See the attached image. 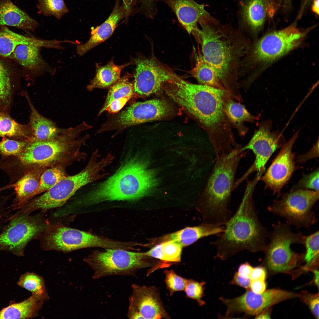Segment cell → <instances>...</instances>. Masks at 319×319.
Here are the masks:
<instances>
[{
  "mask_svg": "<svg viewBox=\"0 0 319 319\" xmlns=\"http://www.w3.org/2000/svg\"><path fill=\"white\" fill-rule=\"evenodd\" d=\"M129 297L127 316L129 319H160L168 316L154 287L133 284Z\"/></svg>",
  "mask_w": 319,
  "mask_h": 319,
  "instance_id": "obj_18",
  "label": "cell"
},
{
  "mask_svg": "<svg viewBox=\"0 0 319 319\" xmlns=\"http://www.w3.org/2000/svg\"><path fill=\"white\" fill-rule=\"evenodd\" d=\"M43 302L32 295L24 301L12 304L0 310V319H27L38 316Z\"/></svg>",
  "mask_w": 319,
  "mask_h": 319,
  "instance_id": "obj_30",
  "label": "cell"
},
{
  "mask_svg": "<svg viewBox=\"0 0 319 319\" xmlns=\"http://www.w3.org/2000/svg\"><path fill=\"white\" fill-rule=\"evenodd\" d=\"M17 284L43 302L49 298L43 278L34 272H27L22 275Z\"/></svg>",
  "mask_w": 319,
  "mask_h": 319,
  "instance_id": "obj_34",
  "label": "cell"
},
{
  "mask_svg": "<svg viewBox=\"0 0 319 319\" xmlns=\"http://www.w3.org/2000/svg\"><path fill=\"white\" fill-rule=\"evenodd\" d=\"M162 244L163 262L168 266L167 263L180 261L182 247L180 244L173 240L164 241Z\"/></svg>",
  "mask_w": 319,
  "mask_h": 319,
  "instance_id": "obj_41",
  "label": "cell"
},
{
  "mask_svg": "<svg viewBox=\"0 0 319 319\" xmlns=\"http://www.w3.org/2000/svg\"><path fill=\"white\" fill-rule=\"evenodd\" d=\"M91 128L83 121L74 127L63 128L58 135L51 139L38 141L32 138L19 154L5 159L4 168L11 175L18 177L34 168H64L84 157L80 148L89 135H80Z\"/></svg>",
  "mask_w": 319,
  "mask_h": 319,
  "instance_id": "obj_3",
  "label": "cell"
},
{
  "mask_svg": "<svg viewBox=\"0 0 319 319\" xmlns=\"http://www.w3.org/2000/svg\"><path fill=\"white\" fill-rule=\"evenodd\" d=\"M0 136L19 140H30L33 134L29 123H17L8 114L0 110Z\"/></svg>",
  "mask_w": 319,
  "mask_h": 319,
  "instance_id": "obj_32",
  "label": "cell"
},
{
  "mask_svg": "<svg viewBox=\"0 0 319 319\" xmlns=\"http://www.w3.org/2000/svg\"><path fill=\"white\" fill-rule=\"evenodd\" d=\"M247 184L241 201L235 214L224 225V231L211 242L222 260L245 250L252 252H264L269 232L260 222L253 199L258 182L246 179Z\"/></svg>",
  "mask_w": 319,
  "mask_h": 319,
  "instance_id": "obj_4",
  "label": "cell"
},
{
  "mask_svg": "<svg viewBox=\"0 0 319 319\" xmlns=\"http://www.w3.org/2000/svg\"><path fill=\"white\" fill-rule=\"evenodd\" d=\"M319 141L315 143L312 149L306 153L298 157L297 161L299 162H304L307 160L318 157Z\"/></svg>",
  "mask_w": 319,
  "mask_h": 319,
  "instance_id": "obj_47",
  "label": "cell"
},
{
  "mask_svg": "<svg viewBox=\"0 0 319 319\" xmlns=\"http://www.w3.org/2000/svg\"><path fill=\"white\" fill-rule=\"evenodd\" d=\"M129 64L117 65L112 60L107 64L99 67L95 77L87 85V89L90 91L96 88H109L120 78L122 70Z\"/></svg>",
  "mask_w": 319,
  "mask_h": 319,
  "instance_id": "obj_31",
  "label": "cell"
},
{
  "mask_svg": "<svg viewBox=\"0 0 319 319\" xmlns=\"http://www.w3.org/2000/svg\"><path fill=\"white\" fill-rule=\"evenodd\" d=\"M45 169L34 168L23 174L14 183L15 197L9 208L11 210L21 209L35 196L41 175Z\"/></svg>",
  "mask_w": 319,
  "mask_h": 319,
  "instance_id": "obj_25",
  "label": "cell"
},
{
  "mask_svg": "<svg viewBox=\"0 0 319 319\" xmlns=\"http://www.w3.org/2000/svg\"><path fill=\"white\" fill-rule=\"evenodd\" d=\"M255 318L257 319H269L270 316L269 313L267 312H261L257 315Z\"/></svg>",
  "mask_w": 319,
  "mask_h": 319,
  "instance_id": "obj_55",
  "label": "cell"
},
{
  "mask_svg": "<svg viewBox=\"0 0 319 319\" xmlns=\"http://www.w3.org/2000/svg\"><path fill=\"white\" fill-rule=\"evenodd\" d=\"M266 272L265 268L262 267L253 268L251 273L250 279L251 281L255 280L265 281Z\"/></svg>",
  "mask_w": 319,
  "mask_h": 319,
  "instance_id": "obj_49",
  "label": "cell"
},
{
  "mask_svg": "<svg viewBox=\"0 0 319 319\" xmlns=\"http://www.w3.org/2000/svg\"><path fill=\"white\" fill-rule=\"evenodd\" d=\"M224 230L223 226L206 223L198 226L186 227L167 235L164 241L173 240L183 247L190 245L203 237L213 235L218 236Z\"/></svg>",
  "mask_w": 319,
  "mask_h": 319,
  "instance_id": "obj_27",
  "label": "cell"
},
{
  "mask_svg": "<svg viewBox=\"0 0 319 319\" xmlns=\"http://www.w3.org/2000/svg\"><path fill=\"white\" fill-rule=\"evenodd\" d=\"M289 224L278 222L273 225L272 231L269 232L264 251L269 268L276 272L289 271L294 268L303 255L293 251L291 246L293 244H303L305 236L300 232H292Z\"/></svg>",
  "mask_w": 319,
  "mask_h": 319,
  "instance_id": "obj_11",
  "label": "cell"
},
{
  "mask_svg": "<svg viewBox=\"0 0 319 319\" xmlns=\"http://www.w3.org/2000/svg\"><path fill=\"white\" fill-rule=\"evenodd\" d=\"M298 189H311L319 191V169L312 172L303 175L302 178L291 190Z\"/></svg>",
  "mask_w": 319,
  "mask_h": 319,
  "instance_id": "obj_44",
  "label": "cell"
},
{
  "mask_svg": "<svg viewBox=\"0 0 319 319\" xmlns=\"http://www.w3.org/2000/svg\"><path fill=\"white\" fill-rule=\"evenodd\" d=\"M27 36L15 33L6 26H0V55L11 58L16 47L28 44Z\"/></svg>",
  "mask_w": 319,
  "mask_h": 319,
  "instance_id": "obj_36",
  "label": "cell"
},
{
  "mask_svg": "<svg viewBox=\"0 0 319 319\" xmlns=\"http://www.w3.org/2000/svg\"><path fill=\"white\" fill-rule=\"evenodd\" d=\"M131 75L127 74L119 79L110 88L99 115L105 110L114 113L119 111L135 95L133 83L130 81Z\"/></svg>",
  "mask_w": 319,
  "mask_h": 319,
  "instance_id": "obj_24",
  "label": "cell"
},
{
  "mask_svg": "<svg viewBox=\"0 0 319 319\" xmlns=\"http://www.w3.org/2000/svg\"><path fill=\"white\" fill-rule=\"evenodd\" d=\"M144 253L148 257L159 259L163 262L162 243L156 245Z\"/></svg>",
  "mask_w": 319,
  "mask_h": 319,
  "instance_id": "obj_51",
  "label": "cell"
},
{
  "mask_svg": "<svg viewBox=\"0 0 319 319\" xmlns=\"http://www.w3.org/2000/svg\"><path fill=\"white\" fill-rule=\"evenodd\" d=\"M318 231L306 236L304 245L306 251L304 255L306 262L305 268H309L315 265H318L319 258V233Z\"/></svg>",
  "mask_w": 319,
  "mask_h": 319,
  "instance_id": "obj_38",
  "label": "cell"
},
{
  "mask_svg": "<svg viewBox=\"0 0 319 319\" xmlns=\"http://www.w3.org/2000/svg\"><path fill=\"white\" fill-rule=\"evenodd\" d=\"M299 131L296 132L281 148L264 174L259 180L265 184L274 195L279 196L283 187L290 179L294 172L299 168L294 161L296 154L292 152L293 145L298 137Z\"/></svg>",
  "mask_w": 319,
  "mask_h": 319,
  "instance_id": "obj_17",
  "label": "cell"
},
{
  "mask_svg": "<svg viewBox=\"0 0 319 319\" xmlns=\"http://www.w3.org/2000/svg\"><path fill=\"white\" fill-rule=\"evenodd\" d=\"M66 175L63 167H54L45 169L41 175L35 196L48 190Z\"/></svg>",
  "mask_w": 319,
  "mask_h": 319,
  "instance_id": "obj_37",
  "label": "cell"
},
{
  "mask_svg": "<svg viewBox=\"0 0 319 319\" xmlns=\"http://www.w3.org/2000/svg\"><path fill=\"white\" fill-rule=\"evenodd\" d=\"M165 282L171 295L174 292L184 290L188 279L178 276L172 270H165Z\"/></svg>",
  "mask_w": 319,
  "mask_h": 319,
  "instance_id": "obj_42",
  "label": "cell"
},
{
  "mask_svg": "<svg viewBox=\"0 0 319 319\" xmlns=\"http://www.w3.org/2000/svg\"><path fill=\"white\" fill-rule=\"evenodd\" d=\"M251 291L254 293L260 294L264 292L266 284L264 281L255 280L251 281L250 285Z\"/></svg>",
  "mask_w": 319,
  "mask_h": 319,
  "instance_id": "obj_50",
  "label": "cell"
},
{
  "mask_svg": "<svg viewBox=\"0 0 319 319\" xmlns=\"http://www.w3.org/2000/svg\"><path fill=\"white\" fill-rule=\"evenodd\" d=\"M272 124L271 121L269 120L261 123L249 142L242 147L243 151L248 149L253 152L255 160L252 165L240 178L242 181L246 180L251 173L255 171L262 175L271 155L285 143L284 138L279 132L271 131Z\"/></svg>",
  "mask_w": 319,
  "mask_h": 319,
  "instance_id": "obj_15",
  "label": "cell"
},
{
  "mask_svg": "<svg viewBox=\"0 0 319 319\" xmlns=\"http://www.w3.org/2000/svg\"><path fill=\"white\" fill-rule=\"evenodd\" d=\"M223 104L225 114L231 127L237 130L239 136H245L248 128L244 123L254 122L255 117L244 105L235 101L227 92L224 95Z\"/></svg>",
  "mask_w": 319,
  "mask_h": 319,
  "instance_id": "obj_28",
  "label": "cell"
},
{
  "mask_svg": "<svg viewBox=\"0 0 319 319\" xmlns=\"http://www.w3.org/2000/svg\"><path fill=\"white\" fill-rule=\"evenodd\" d=\"M172 106L163 100L134 103L104 123L99 132L122 130L133 126L165 118L172 113Z\"/></svg>",
  "mask_w": 319,
  "mask_h": 319,
  "instance_id": "obj_14",
  "label": "cell"
},
{
  "mask_svg": "<svg viewBox=\"0 0 319 319\" xmlns=\"http://www.w3.org/2000/svg\"><path fill=\"white\" fill-rule=\"evenodd\" d=\"M162 1L171 9L180 24L189 34L198 28V24L217 22L206 11L204 5L194 0H157Z\"/></svg>",
  "mask_w": 319,
  "mask_h": 319,
  "instance_id": "obj_19",
  "label": "cell"
},
{
  "mask_svg": "<svg viewBox=\"0 0 319 319\" xmlns=\"http://www.w3.org/2000/svg\"><path fill=\"white\" fill-rule=\"evenodd\" d=\"M253 268L248 263H246L241 264L239 267L238 274L242 277L250 278Z\"/></svg>",
  "mask_w": 319,
  "mask_h": 319,
  "instance_id": "obj_52",
  "label": "cell"
},
{
  "mask_svg": "<svg viewBox=\"0 0 319 319\" xmlns=\"http://www.w3.org/2000/svg\"><path fill=\"white\" fill-rule=\"evenodd\" d=\"M24 95L31 110L29 123L32 132V138L38 141H45L58 135L63 128L58 127L54 122L40 114L33 104L28 93L25 92Z\"/></svg>",
  "mask_w": 319,
  "mask_h": 319,
  "instance_id": "obj_29",
  "label": "cell"
},
{
  "mask_svg": "<svg viewBox=\"0 0 319 319\" xmlns=\"http://www.w3.org/2000/svg\"><path fill=\"white\" fill-rule=\"evenodd\" d=\"M299 296V294L280 289H268L260 294L248 290L240 296L239 305L246 315H257L273 305Z\"/></svg>",
  "mask_w": 319,
  "mask_h": 319,
  "instance_id": "obj_20",
  "label": "cell"
},
{
  "mask_svg": "<svg viewBox=\"0 0 319 319\" xmlns=\"http://www.w3.org/2000/svg\"><path fill=\"white\" fill-rule=\"evenodd\" d=\"M28 214H14L8 218L9 222L0 234V251L23 256L27 244L44 231L47 223L38 216Z\"/></svg>",
  "mask_w": 319,
  "mask_h": 319,
  "instance_id": "obj_13",
  "label": "cell"
},
{
  "mask_svg": "<svg viewBox=\"0 0 319 319\" xmlns=\"http://www.w3.org/2000/svg\"><path fill=\"white\" fill-rule=\"evenodd\" d=\"M319 0H315L312 7V11L318 14H319Z\"/></svg>",
  "mask_w": 319,
  "mask_h": 319,
  "instance_id": "obj_56",
  "label": "cell"
},
{
  "mask_svg": "<svg viewBox=\"0 0 319 319\" xmlns=\"http://www.w3.org/2000/svg\"><path fill=\"white\" fill-rule=\"evenodd\" d=\"M144 253L119 249L95 250L84 261L93 271L92 278L98 279L109 276H135L140 269L151 266Z\"/></svg>",
  "mask_w": 319,
  "mask_h": 319,
  "instance_id": "obj_9",
  "label": "cell"
},
{
  "mask_svg": "<svg viewBox=\"0 0 319 319\" xmlns=\"http://www.w3.org/2000/svg\"><path fill=\"white\" fill-rule=\"evenodd\" d=\"M251 282V280L250 278L242 277L236 272L235 274L231 283L245 288L248 289L250 288Z\"/></svg>",
  "mask_w": 319,
  "mask_h": 319,
  "instance_id": "obj_48",
  "label": "cell"
},
{
  "mask_svg": "<svg viewBox=\"0 0 319 319\" xmlns=\"http://www.w3.org/2000/svg\"><path fill=\"white\" fill-rule=\"evenodd\" d=\"M37 7L40 13L58 19L69 12L64 0H38Z\"/></svg>",
  "mask_w": 319,
  "mask_h": 319,
  "instance_id": "obj_39",
  "label": "cell"
},
{
  "mask_svg": "<svg viewBox=\"0 0 319 319\" xmlns=\"http://www.w3.org/2000/svg\"><path fill=\"white\" fill-rule=\"evenodd\" d=\"M126 17L123 4L120 5L117 0L115 6L108 19L99 26L91 29V36L86 43H77L76 51L78 55L83 56L89 51L108 39L112 34L120 21Z\"/></svg>",
  "mask_w": 319,
  "mask_h": 319,
  "instance_id": "obj_22",
  "label": "cell"
},
{
  "mask_svg": "<svg viewBox=\"0 0 319 319\" xmlns=\"http://www.w3.org/2000/svg\"><path fill=\"white\" fill-rule=\"evenodd\" d=\"M223 90L189 82L179 76L167 84L165 93L199 123L208 135L216 158L242 146L235 140L224 111Z\"/></svg>",
  "mask_w": 319,
  "mask_h": 319,
  "instance_id": "obj_1",
  "label": "cell"
},
{
  "mask_svg": "<svg viewBox=\"0 0 319 319\" xmlns=\"http://www.w3.org/2000/svg\"><path fill=\"white\" fill-rule=\"evenodd\" d=\"M93 153L87 166L74 175H66L40 196L24 205L20 211L29 214L34 211H45L64 205L80 188L101 178L104 168L108 164L105 157Z\"/></svg>",
  "mask_w": 319,
  "mask_h": 319,
  "instance_id": "obj_7",
  "label": "cell"
},
{
  "mask_svg": "<svg viewBox=\"0 0 319 319\" xmlns=\"http://www.w3.org/2000/svg\"><path fill=\"white\" fill-rule=\"evenodd\" d=\"M41 48L33 45L19 44L15 48L11 58L15 59L34 78L47 73L54 75L56 69L43 58Z\"/></svg>",
  "mask_w": 319,
  "mask_h": 319,
  "instance_id": "obj_21",
  "label": "cell"
},
{
  "mask_svg": "<svg viewBox=\"0 0 319 319\" xmlns=\"http://www.w3.org/2000/svg\"><path fill=\"white\" fill-rule=\"evenodd\" d=\"M205 284L204 282H199L193 279H187L184 290L188 297L196 300L200 306L205 303L201 299L204 295Z\"/></svg>",
  "mask_w": 319,
  "mask_h": 319,
  "instance_id": "obj_43",
  "label": "cell"
},
{
  "mask_svg": "<svg viewBox=\"0 0 319 319\" xmlns=\"http://www.w3.org/2000/svg\"><path fill=\"white\" fill-rule=\"evenodd\" d=\"M14 187L13 184H9L4 187L0 188V192L2 191L13 188Z\"/></svg>",
  "mask_w": 319,
  "mask_h": 319,
  "instance_id": "obj_58",
  "label": "cell"
},
{
  "mask_svg": "<svg viewBox=\"0 0 319 319\" xmlns=\"http://www.w3.org/2000/svg\"><path fill=\"white\" fill-rule=\"evenodd\" d=\"M146 165L137 156L129 159L113 175L86 195L82 204L133 201L144 196L155 183L153 173Z\"/></svg>",
  "mask_w": 319,
  "mask_h": 319,
  "instance_id": "obj_6",
  "label": "cell"
},
{
  "mask_svg": "<svg viewBox=\"0 0 319 319\" xmlns=\"http://www.w3.org/2000/svg\"><path fill=\"white\" fill-rule=\"evenodd\" d=\"M193 33L201 46L204 59L214 68L224 89L232 97L243 101L239 80L241 62L251 45L239 32L217 23H202Z\"/></svg>",
  "mask_w": 319,
  "mask_h": 319,
  "instance_id": "obj_2",
  "label": "cell"
},
{
  "mask_svg": "<svg viewBox=\"0 0 319 319\" xmlns=\"http://www.w3.org/2000/svg\"><path fill=\"white\" fill-rule=\"evenodd\" d=\"M314 274V282L315 284L318 287L319 286V271L315 269L313 271Z\"/></svg>",
  "mask_w": 319,
  "mask_h": 319,
  "instance_id": "obj_57",
  "label": "cell"
},
{
  "mask_svg": "<svg viewBox=\"0 0 319 319\" xmlns=\"http://www.w3.org/2000/svg\"><path fill=\"white\" fill-rule=\"evenodd\" d=\"M275 7L270 0H246L242 8L244 22L254 33L258 32L267 18L272 16Z\"/></svg>",
  "mask_w": 319,
  "mask_h": 319,
  "instance_id": "obj_23",
  "label": "cell"
},
{
  "mask_svg": "<svg viewBox=\"0 0 319 319\" xmlns=\"http://www.w3.org/2000/svg\"><path fill=\"white\" fill-rule=\"evenodd\" d=\"M300 297L302 301L309 306L311 312L315 317L319 319V294H310L307 292H303L299 294Z\"/></svg>",
  "mask_w": 319,
  "mask_h": 319,
  "instance_id": "obj_45",
  "label": "cell"
},
{
  "mask_svg": "<svg viewBox=\"0 0 319 319\" xmlns=\"http://www.w3.org/2000/svg\"><path fill=\"white\" fill-rule=\"evenodd\" d=\"M156 0H139L141 10L147 17L153 19L157 14L158 11Z\"/></svg>",
  "mask_w": 319,
  "mask_h": 319,
  "instance_id": "obj_46",
  "label": "cell"
},
{
  "mask_svg": "<svg viewBox=\"0 0 319 319\" xmlns=\"http://www.w3.org/2000/svg\"><path fill=\"white\" fill-rule=\"evenodd\" d=\"M39 24L12 0H0V26H9L34 32Z\"/></svg>",
  "mask_w": 319,
  "mask_h": 319,
  "instance_id": "obj_26",
  "label": "cell"
},
{
  "mask_svg": "<svg viewBox=\"0 0 319 319\" xmlns=\"http://www.w3.org/2000/svg\"><path fill=\"white\" fill-rule=\"evenodd\" d=\"M242 148L216 159L201 200L204 223L224 226L232 216L230 206L238 165L245 153Z\"/></svg>",
  "mask_w": 319,
  "mask_h": 319,
  "instance_id": "obj_5",
  "label": "cell"
},
{
  "mask_svg": "<svg viewBox=\"0 0 319 319\" xmlns=\"http://www.w3.org/2000/svg\"><path fill=\"white\" fill-rule=\"evenodd\" d=\"M12 76L9 68L0 59V110L8 113L13 96Z\"/></svg>",
  "mask_w": 319,
  "mask_h": 319,
  "instance_id": "obj_35",
  "label": "cell"
},
{
  "mask_svg": "<svg viewBox=\"0 0 319 319\" xmlns=\"http://www.w3.org/2000/svg\"><path fill=\"white\" fill-rule=\"evenodd\" d=\"M126 13V17L129 15L135 0H122Z\"/></svg>",
  "mask_w": 319,
  "mask_h": 319,
  "instance_id": "obj_53",
  "label": "cell"
},
{
  "mask_svg": "<svg viewBox=\"0 0 319 319\" xmlns=\"http://www.w3.org/2000/svg\"><path fill=\"white\" fill-rule=\"evenodd\" d=\"M30 140H16L3 137L0 141V155L1 158L18 155L25 148Z\"/></svg>",
  "mask_w": 319,
  "mask_h": 319,
  "instance_id": "obj_40",
  "label": "cell"
},
{
  "mask_svg": "<svg viewBox=\"0 0 319 319\" xmlns=\"http://www.w3.org/2000/svg\"><path fill=\"white\" fill-rule=\"evenodd\" d=\"M134 62V91L135 95L140 97H147L157 92L164 83L176 74L154 57L139 58Z\"/></svg>",
  "mask_w": 319,
  "mask_h": 319,
  "instance_id": "obj_16",
  "label": "cell"
},
{
  "mask_svg": "<svg viewBox=\"0 0 319 319\" xmlns=\"http://www.w3.org/2000/svg\"><path fill=\"white\" fill-rule=\"evenodd\" d=\"M319 191L306 189L291 190L274 200L268 208L274 214L285 219L297 228H307L316 221L313 206L319 199Z\"/></svg>",
  "mask_w": 319,
  "mask_h": 319,
  "instance_id": "obj_12",
  "label": "cell"
},
{
  "mask_svg": "<svg viewBox=\"0 0 319 319\" xmlns=\"http://www.w3.org/2000/svg\"><path fill=\"white\" fill-rule=\"evenodd\" d=\"M38 236L42 248L46 250L67 252L91 247L119 249L122 246L120 241L61 224H48Z\"/></svg>",
  "mask_w": 319,
  "mask_h": 319,
  "instance_id": "obj_10",
  "label": "cell"
},
{
  "mask_svg": "<svg viewBox=\"0 0 319 319\" xmlns=\"http://www.w3.org/2000/svg\"><path fill=\"white\" fill-rule=\"evenodd\" d=\"M191 72L198 84L224 90L214 69L202 54H199L197 56L195 66Z\"/></svg>",
  "mask_w": 319,
  "mask_h": 319,
  "instance_id": "obj_33",
  "label": "cell"
},
{
  "mask_svg": "<svg viewBox=\"0 0 319 319\" xmlns=\"http://www.w3.org/2000/svg\"><path fill=\"white\" fill-rule=\"evenodd\" d=\"M7 199V198H5V197L4 198L2 197L0 198V221L2 219L3 215H4L5 214L4 211V205Z\"/></svg>",
  "mask_w": 319,
  "mask_h": 319,
  "instance_id": "obj_54",
  "label": "cell"
},
{
  "mask_svg": "<svg viewBox=\"0 0 319 319\" xmlns=\"http://www.w3.org/2000/svg\"><path fill=\"white\" fill-rule=\"evenodd\" d=\"M298 28L292 24L283 29L267 33L251 47L241 61L240 72L271 63L298 47L308 31Z\"/></svg>",
  "mask_w": 319,
  "mask_h": 319,
  "instance_id": "obj_8",
  "label": "cell"
}]
</instances>
